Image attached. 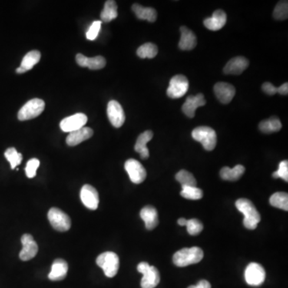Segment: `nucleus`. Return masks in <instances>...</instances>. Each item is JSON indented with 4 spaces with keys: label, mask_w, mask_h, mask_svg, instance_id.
Wrapping results in <instances>:
<instances>
[{
    "label": "nucleus",
    "mask_w": 288,
    "mask_h": 288,
    "mask_svg": "<svg viewBox=\"0 0 288 288\" xmlns=\"http://www.w3.org/2000/svg\"><path fill=\"white\" fill-rule=\"evenodd\" d=\"M236 207L244 216V227L249 230H255L261 220V216L253 203L247 199H239L236 201Z\"/></svg>",
    "instance_id": "f257e3e1"
},
{
    "label": "nucleus",
    "mask_w": 288,
    "mask_h": 288,
    "mask_svg": "<svg viewBox=\"0 0 288 288\" xmlns=\"http://www.w3.org/2000/svg\"><path fill=\"white\" fill-rule=\"evenodd\" d=\"M203 258V252L198 246L190 248H183L175 253L173 256V263L180 267L189 266L200 263Z\"/></svg>",
    "instance_id": "f03ea898"
},
{
    "label": "nucleus",
    "mask_w": 288,
    "mask_h": 288,
    "mask_svg": "<svg viewBox=\"0 0 288 288\" xmlns=\"http://www.w3.org/2000/svg\"><path fill=\"white\" fill-rule=\"evenodd\" d=\"M96 263L103 269L107 277L113 278L118 273L120 258L114 252H104L97 257Z\"/></svg>",
    "instance_id": "7ed1b4c3"
},
{
    "label": "nucleus",
    "mask_w": 288,
    "mask_h": 288,
    "mask_svg": "<svg viewBox=\"0 0 288 288\" xmlns=\"http://www.w3.org/2000/svg\"><path fill=\"white\" fill-rule=\"evenodd\" d=\"M192 138L202 143L206 150H214L217 143V136L215 130L206 126L196 127L191 133Z\"/></svg>",
    "instance_id": "20e7f679"
},
{
    "label": "nucleus",
    "mask_w": 288,
    "mask_h": 288,
    "mask_svg": "<svg viewBox=\"0 0 288 288\" xmlns=\"http://www.w3.org/2000/svg\"><path fill=\"white\" fill-rule=\"evenodd\" d=\"M137 270L143 275L142 288H155L160 283V272L156 266H150L146 262H142L137 266Z\"/></svg>",
    "instance_id": "39448f33"
},
{
    "label": "nucleus",
    "mask_w": 288,
    "mask_h": 288,
    "mask_svg": "<svg viewBox=\"0 0 288 288\" xmlns=\"http://www.w3.org/2000/svg\"><path fill=\"white\" fill-rule=\"evenodd\" d=\"M45 108V103L40 99H32L26 103L18 113V119L20 121L36 118L42 114Z\"/></svg>",
    "instance_id": "423d86ee"
},
{
    "label": "nucleus",
    "mask_w": 288,
    "mask_h": 288,
    "mask_svg": "<svg viewBox=\"0 0 288 288\" xmlns=\"http://www.w3.org/2000/svg\"><path fill=\"white\" fill-rule=\"evenodd\" d=\"M47 217L53 228L59 232H67L71 228V219L60 209L56 207L50 209Z\"/></svg>",
    "instance_id": "0eeeda50"
},
{
    "label": "nucleus",
    "mask_w": 288,
    "mask_h": 288,
    "mask_svg": "<svg viewBox=\"0 0 288 288\" xmlns=\"http://www.w3.org/2000/svg\"><path fill=\"white\" fill-rule=\"evenodd\" d=\"M189 82L183 74L175 75L170 80L167 94L171 99H180L188 91Z\"/></svg>",
    "instance_id": "6e6552de"
},
{
    "label": "nucleus",
    "mask_w": 288,
    "mask_h": 288,
    "mask_svg": "<svg viewBox=\"0 0 288 288\" xmlns=\"http://www.w3.org/2000/svg\"><path fill=\"white\" fill-rule=\"evenodd\" d=\"M266 279V272L262 265L252 263L245 270V280L250 286H258L263 284Z\"/></svg>",
    "instance_id": "1a4fd4ad"
},
{
    "label": "nucleus",
    "mask_w": 288,
    "mask_h": 288,
    "mask_svg": "<svg viewBox=\"0 0 288 288\" xmlns=\"http://www.w3.org/2000/svg\"><path fill=\"white\" fill-rule=\"evenodd\" d=\"M125 170L129 175L130 180L136 184H140L146 180L147 171L140 162L130 159L124 164Z\"/></svg>",
    "instance_id": "9d476101"
},
{
    "label": "nucleus",
    "mask_w": 288,
    "mask_h": 288,
    "mask_svg": "<svg viewBox=\"0 0 288 288\" xmlns=\"http://www.w3.org/2000/svg\"><path fill=\"white\" fill-rule=\"evenodd\" d=\"M87 117L84 113H78L64 119L60 123V128L64 132H72L85 126Z\"/></svg>",
    "instance_id": "9b49d317"
},
{
    "label": "nucleus",
    "mask_w": 288,
    "mask_h": 288,
    "mask_svg": "<svg viewBox=\"0 0 288 288\" xmlns=\"http://www.w3.org/2000/svg\"><path fill=\"white\" fill-rule=\"evenodd\" d=\"M107 116L111 124L116 128L121 127L125 122V114L119 102L111 100L107 105Z\"/></svg>",
    "instance_id": "f8f14e48"
},
{
    "label": "nucleus",
    "mask_w": 288,
    "mask_h": 288,
    "mask_svg": "<svg viewBox=\"0 0 288 288\" xmlns=\"http://www.w3.org/2000/svg\"><path fill=\"white\" fill-rule=\"evenodd\" d=\"M23 249L20 253V258L23 261H28L35 257L38 253V244L30 234H25L21 238Z\"/></svg>",
    "instance_id": "ddd939ff"
},
{
    "label": "nucleus",
    "mask_w": 288,
    "mask_h": 288,
    "mask_svg": "<svg viewBox=\"0 0 288 288\" xmlns=\"http://www.w3.org/2000/svg\"><path fill=\"white\" fill-rule=\"evenodd\" d=\"M80 198L82 203L84 206L91 210H96L98 208L100 198L99 193L91 185L86 184L82 187L80 191Z\"/></svg>",
    "instance_id": "4468645a"
},
{
    "label": "nucleus",
    "mask_w": 288,
    "mask_h": 288,
    "mask_svg": "<svg viewBox=\"0 0 288 288\" xmlns=\"http://www.w3.org/2000/svg\"><path fill=\"white\" fill-rule=\"evenodd\" d=\"M206 104L204 95L201 93L196 96H189L182 107V111L188 118H194L196 109Z\"/></svg>",
    "instance_id": "2eb2a0df"
},
{
    "label": "nucleus",
    "mask_w": 288,
    "mask_h": 288,
    "mask_svg": "<svg viewBox=\"0 0 288 288\" xmlns=\"http://www.w3.org/2000/svg\"><path fill=\"white\" fill-rule=\"evenodd\" d=\"M214 92L218 100L221 102L222 104H227L234 98L236 88L232 84L221 82L215 85Z\"/></svg>",
    "instance_id": "dca6fc26"
},
{
    "label": "nucleus",
    "mask_w": 288,
    "mask_h": 288,
    "mask_svg": "<svg viewBox=\"0 0 288 288\" xmlns=\"http://www.w3.org/2000/svg\"><path fill=\"white\" fill-rule=\"evenodd\" d=\"M249 61L244 57L239 56L232 59L223 68L226 74H240L248 67Z\"/></svg>",
    "instance_id": "f3484780"
},
{
    "label": "nucleus",
    "mask_w": 288,
    "mask_h": 288,
    "mask_svg": "<svg viewBox=\"0 0 288 288\" xmlns=\"http://www.w3.org/2000/svg\"><path fill=\"white\" fill-rule=\"evenodd\" d=\"M227 23V15L223 10H216L210 18H206L203 24L210 31H219L224 27Z\"/></svg>",
    "instance_id": "a211bd4d"
},
{
    "label": "nucleus",
    "mask_w": 288,
    "mask_h": 288,
    "mask_svg": "<svg viewBox=\"0 0 288 288\" xmlns=\"http://www.w3.org/2000/svg\"><path fill=\"white\" fill-rule=\"evenodd\" d=\"M93 136V130L90 127H84L79 129L77 131H72L67 136V145L70 147H74L83 143L85 140L91 138Z\"/></svg>",
    "instance_id": "6ab92c4d"
},
{
    "label": "nucleus",
    "mask_w": 288,
    "mask_h": 288,
    "mask_svg": "<svg viewBox=\"0 0 288 288\" xmlns=\"http://www.w3.org/2000/svg\"><path fill=\"white\" fill-rule=\"evenodd\" d=\"M76 63L80 67H88L91 70L103 69L106 66V60L103 56H95L88 58L82 54L76 55Z\"/></svg>",
    "instance_id": "aec40b11"
},
{
    "label": "nucleus",
    "mask_w": 288,
    "mask_h": 288,
    "mask_svg": "<svg viewBox=\"0 0 288 288\" xmlns=\"http://www.w3.org/2000/svg\"><path fill=\"white\" fill-rule=\"evenodd\" d=\"M180 32H181V37L179 43L180 49L183 51L194 49L197 45V39L194 32L186 27H180Z\"/></svg>",
    "instance_id": "412c9836"
},
{
    "label": "nucleus",
    "mask_w": 288,
    "mask_h": 288,
    "mask_svg": "<svg viewBox=\"0 0 288 288\" xmlns=\"http://www.w3.org/2000/svg\"><path fill=\"white\" fill-rule=\"evenodd\" d=\"M68 271V264L64 259H57L51 266L48 278L51 281H61L65 279Z\"/></svg>",
    "instance_id": "4be33fe9"
},
{
    "label": "nucleus",
    "mask_w": 288,
    "mask_h": 288,
    "mask_svg": "<svg viewBox=\"0 0 288 288\" xmlns=\"http://www.w3.org/2000/svg\"><path fill=\"white\" fill-rule=\"evenodd\" d=\"M140 217L145 223L147 230H153L159 224L158 212L152 206H146L140 212Z\"/></svg>",
    "instance_id": "5701e85b"
},
{
    "label": "nucleus",
    "mask_w": 288,
    "mask_h": 288,
    "mask_svg": "<svg viewBox=\"0 0 288 288\" xmlns=\"http://www.w3.org/2000/svg\"><path fill=\"white\" fill-rule=\"evenodd\" d=\"M153 132L151 131H146L140 135L136 140L135 145V150L140 155V157L143 160H147L149 157V150L147 144L149 141L152 140Z\"/></svg>",
    "instance_id": "b1692460"
},
{
    "label": "nucleus",
    "mask_w": 288,
    "mask_h": 288,
    "mask_svg": "<svg viewBox=\"0 0 288 288\" xmlns=\"http://www.w3.org/2000/svg\"><path fill=\"white\" fill-rule=\"evenodd\" d=\"M41 59V53L39 51H31L27 53L23 59L21 66L16 69L18 74H23L26 71L32 69V67L38 64Z\"/></svg>",
    "instance_id": "393cba45"
},
{
    "label": "nucleus",
    "mask_w": 288,
    "mask_h": 288,
    "mask_svg": "<svg viewBox=\"0 0 288 288\" xmlns=\"http://www.w3.org/2000/svg\"><path fill=\"white\" fill-rule=\"evenodd\" d=\"M136 17L140 20H147L149 22L154 23L157 20V12L152 8H145L140 4H134L131 8Z\"/></svg>",
    "instance_id": "a878e982"
},
{
    "label": "nucleus",
    "mask_w": 288,
    "mask_h": 288,
    "mask_svg": "<svg viewBox=\"0 0 288 288\" xmlns=\"http://www.w3.org/2000/svg\"><path fill=\"white\" fill-rule=\"evenodd\" d=\"M244 172L245 167L243 165H236L234 168L225 167L220 170V176L223 180L227 181H236L242 177Z\"/></svg>",
    "instance_id": "bb28decb"
},
{
    "label": "nucleus",
    "mask_w": 288,
    "mask_h": 288,
    "mask_svg": "<svg viewBox=\"0 0 288 288\" xmlns=\"http://www.w3.org/2000/svg\"><path fill=\"white\" fill-rule=\"evenodd\" d=\"M259 128L260 131L265 134L278 132L282 128V123L278 117L272 116L268 120H263L259 123Z\"/></svg>",
    "instance_id": "cd10ccee"
},
{
    "label": "nucleus",
    "mask_w": 288,
    "mask_h": 288,
    "mask_svg": "<svg viewBox=\"0 0 288 288\" xmlns=\"http://www.w3.org/2000/svg\"><path fill=\"white\" fill-rule=\"evenodd\" d=\"M118 7L116 4V1L113 0H108L105 3L104 8L102 11L100 18L102 21L104 23H109L114 20V18L118 16Z\"/></svg>",
    "instance_id": "c85d7f7f"
},
{
    "label": "nucleus",
    "mask_w": 288,
    "mask_h": 288,
    "mask_svg": "<svg viewBox=\"0 0 288 288\" xmlns=\"http://www.w3.org/2000/svg\"><path fill=\"white\" fill-rule=\"evenodd\" d=\"M270 203L273 207L288 210V195L286 192H276L270 198Z\"/></svg>",
    "instance_id": "c756f323"
},
{
    "label": "nucleus",
    "mask_w": 288,
    "mask_h": 288,
    "mask_svg": "<svg viewBox=\"0 0 288 288\" xmlns=\"http://www.w3.org/2000/svg\"><path fill=\"white\" fill-rule=\"evenodd\" d=\"M176 180L181 183L182 187H196L197 181L191 173L186 170H181L176 174Z\"/></svg>",
    "instance_id": "7c9ffc66"
},
{
    "label": "nucleus",
    "mask_w": 288,
    "mask_h": 288,
    "mask_svg": "<svg viewBox=\"0 0 288 288\" xmlns=\"http://www.w3.org/2000/svg\"><path fill=\"white\" fill-rule=\"evenodd\" d=\"M158 47L156 44L147 43L140 46L137 50V54L141 59H153L157 55Z\"/></svg>",
    "instance_id": "2f4dec72"
},
{
    "label": "nucleus",
    "mask_w": 288,
    "mask_h": 288,
    "mask_svg": "<svg viewBox=\"0 0 288 288\" xmlns=\"http://www.w3.org/2000/svg\"><path fill=\"white\" fill-rule=\"evenodd\" d=\"M6 159L9 161L11 169H15L17 166L20 165L23 160V156L21 153H18L15 147H10L4 153Z\"/></svg>",
    "instance_id": "473e14b6"
},
{
    "label": "nucleus",
    "mask_w": 288,
    "mask_h": 288,
    "mask_svg": "<svg viewBox=\"0 0 288 288\" xmlns=\"http://www.w3.org/2000/svg\"><path fill=\"white\" fill-rule=\"evenodd\" d=\"M182 197L187 200H198L203 198V190L197 187H182Z\"/></svg>",
    "instance_id": "72a5a7b5"
},
{
    "label": "nucleus",
    "mask_w": 288,
    "mask_h": 288,
    "mask_svg": "<svg viewBox=\"0 0 288 288\" xmlns=\"http://www.w3.org/2000/svg\"><path fill=\"white\" fill-rule=\"evenodd\" d=\"M273 17L277 20H285L288 17V2L280 1L274 10Z\"/></svg>",
    "instance_id": "f704fd0d"
},
{
    "label": "nucleus",
    "mask_w": 288,
    "mask_h": 288,
    "mask_svg": "<svg viewBox=\"0 0 288 288\" xmlns=\"http://www.w3.org/2000/svg\"><path fill=\"white\" fill-rule=\"evenodd\" d=\"M187 232L190 236H197L203 231V225L200 220L196 219H189L187 220Z\"/></svg>",
    "instance_id": "c9c22d12"
},
{
    "label": "nucleus",
    "mask_w": 288,
    "mask_h": 288,
    "mask_svg": "<svg viewBox=\"0 0 288 288\" xmlns=\"http://www.w3.org/2000/svg\"><path fill=\"white\" fill-rule=\"evenodd\" d=\"M40 160L37 159H31L27 162L25 168V172L27 177L31 179L36 176L37 169L40 167Z\"/></svg>",
    "instance_id": "e433bc0d"
},
{
    "label": "nucleus",
    "mask_w": 288,
    "mask_h": 288,
    "mask_svg": "<svg viewBox=\"0 0 288 288\" xmlns=\"http://www.w3.org/2000/svg\"><path fill=\"white\" fill-rule=\"evenodd\" d=\"M275 179L281 178L284 181L288 182V162L287 160L281 162L279 163V169L273 173Z\"/></svg>",
    "instance_id": "4c0bfd02"
},
{
    "label": "nucleus",
    "mask_w": 288,
    "mask_h": 288,
    "mask_svg": "<svg viewBox=\"0 0 288 288\" xmlns=\"http://www.w3.org/2000/svg\"><path fill=\"white\" fill-rule=\"evenodd\" d=\"M101 21H94L92 25L90 27L87 32V39L89 40H94L98 36L100 28H101Z\"/></svg>",
    "instance_id": "58836bf2"
},
{
    "label": "nucleus",
    "mask_w": 288,
    "mask_h": 288,
    "mask_svg": "<svg viewBox=\"0 0 288 288\" xmlns=\"http://www.w3.org/2000/svg\"><path fill=\"white\" fill-rule=\"evenodd\" d=\"M262 89H263V92L269 94V95H274V94L278 93L277 87H275L273 84H271L269 82L264 83L262 86Z\"/></svg>",
    "instance_id": "ea45409f"
},
{
    "label": "nucleus",
    "mask_w": 288,
    "mask_h": 288,
    "mask_svg": "<svg viewBox=\"0 0 288 288\" xmlns=\"http://www.w3.org/2000/svg\"><path fill=\"white\" fill-rule=\"evenodd\" d=\"M187 288H212V285L209 283L208 281L202 279L196 285H192Z\"/></svg>",
    "instance_id": "a19ab883"
},
{
    "label": "nucleus",
    "mask_w": 288,
    "mask_h": 288,
    "mask_svg": "<svg viewBox=\"0 0 288 288\" xmlns=\"http://www.w3.org/2000/svg\"><path fill=\"white\" fill-rule=\"evenodd\" d=\"M278 93L280 94H283V95H286L288 94V84L287 83H285L283 85H281L280 87H277Z\"/></svg>",
    "instance_id": "79ce46f5"
},
{
    "label": "nucleus",
    "mask_w": 288,
    "mask_h": 288,
    "mask_svg": "<svg viewBox=\"0 0 288 288\" xmlns=\"http://www.w3.org/2000/svg\"><path fill=\"white\" fill-rule=\"evenodd\" d=\"M187 222V219H184V218H181V219L178 220V224L180 225V226H186Z\"/></svg>",
    "instance_id": "37998d69"
}]
</instances>
